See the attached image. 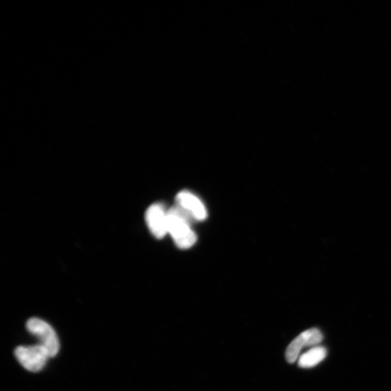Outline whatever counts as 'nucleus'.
<instances>
[{"label": "nucleus", "mask_w": 391, "mask_h": 391, "mask_svg": "<svg viewBox=\"0 0 391 391\" xmlns=\"http://www.w3.org/2000/svg\"><path fill=\"white\" fill-rule=\"evenodd\" d=\"M28 330L35 336L48 352L50 357H55L60 348V344L54 329L45 321L31 318L27 324Z\"/></svg>", "instance_id": "nucleus-2"}, {"label": "nucleus", "mask_w": 391, "mask_h": 391, "mask_svg": "<svg viewBox=\"0 0 391 391\" xmlns=\"http://www.w3.org/2000/svg\"><path fill=\"white\" fill-rule=\"evenodd\" d=\"M146 222L155 238L162 239L168 234V210L162 204L152 205L146 212Z\"/></svg>", "instance_id": "nucleus-6"}, {"label": "nucleus", "mask_w": 391, "mask_h": 391, "mask_svg": "<svg viewBox=\"0 0 391 391\" xmlns=\"http://www.w3.org/2000/svg\"><path fill=\"white\" fill-rule=\"evenodd\" d=\"M178 207L190 219L202 221L206 219L207 212L203 202L191 192L183 191L176 196Z\"/></svg>", "instance_id": "nucleus-5"}, {"label": "nucleus", "mask_w": 391, "mask_h": 391, "mask_svg": "<svg viewBox=\"0 0 391 391\" xmlns=\"http://www.w3.org/2000/svg\"><path fill=\"white\" fill-rule=\"evenodd\" d=\"M323 339L320 330L311 328L302 332L288 346L286 358L288 363H295L300 357L301 351L304 347L317 346Z\"/></svg>", "instance_id": "nucleus-4"}, {"label": "nucleus", "mask_w": 391, "mask_h": 391, "mask_svg": "<svg viewBox=\"0 0 391 391\" xmlns=\"http://www.w3.org/2000/svg\"><path fill=\"white\" fill-rule=\"evenodd\" d=\"M327 356V350L322 346H315L305 352L299 358L298 365L302 368L316 367L323 362Z\"/></svg>", "instance_id": "nucleus-7"}, {"label": "nucleus", "mask_w": 391, "mask_h": 391, "mask_svg": "<svg viewBox=\"0 0 391 391\" xmlns=\"http://www.w3.org/2000/svg\"><path fill=\"white\" fill-rule=\"evenodd\" d=\"M168 233L180 249H189L197 242L190 219L176 206L168 209Z\"/></svg>", "instance_id": "nucleus-1"}, {"label": "nucleus", "mask_w": 391, "mask_h": 391, "mask_svg": "<svg viewBox=\"0 0 391 391\" xmlns=\"http://www.w3.org/2000/svg\"><path fill=\"white\" fill-rule=\"evenodd\" d=\"M15 355L20 364L33 373L41 371L50 357L47 350L39 344L19 346L15 351Z\"/></svg>", "instance_id": "nucleus-3"}]
</instances>
